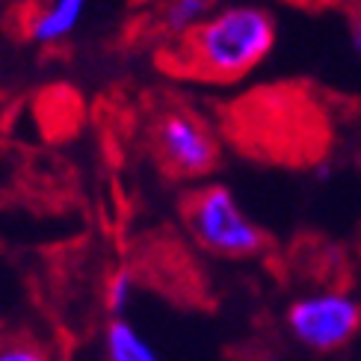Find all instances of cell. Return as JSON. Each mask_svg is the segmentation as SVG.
<instances>
[{"mask_svg": "<svg viewBox=\"0 0 361 361\" xmlns=\"http://www.w3.org/2000/svg\"><path fill=\"white\" fill-rule=\"evenodd\" d=\"M276 44L273 15L258 6H228L175 36L160 68L178 80L225 86L252 74Z\"/></svg>", "mask_w": 361, "mask_h": 361, "instance_id": "1", "label": "cell"}, {"mask_svg": "<svg viewBox=\"0 0 361 361\" xmlns=\"http://www.w3.org/2000/svg\"><path fill=\"white\" fill-rule=\"evenodd\" d=\"M225 133L240 154L279 166H314L329 145L317 107L284 86L240 98L225 116Z\"/></svg>", "mask_w": 361, "mask_h": 361, "instance_id": "2", "label": "cell"}, {"mask_svg": "<svg viewBox=\"0 0 361 361\" xmlns=\"http://www.w3.org/2000/svg\"><path fill=\"white\" fill-rule=\"evenodd\" d=\"M180 219L195 243L219 258H255L273 246L269 234L240 210L234 192L219 184L190 190L180 199Z\"/></svg>", "mask_w": 361, "mask_h": 361, "instance_id": "3", "label": "cell"}, {"mask_svg": "<svg viewBox=\"0 0 361 361\" xmlns=\"http://www.w3.org/2000/svg\"><path fill=\"white\" fill-rule=\"evenodd\" d=\"M216 130L187 104H172L152 122V157L172 180H195L214 175L219 166Z\"/></svg>", "mask_w": 361, "mask_h": 361, "instance_id": "4", "label": "cell"}, {"mask_svg": "<svg viewBox=\"0 0 361 361\" xmlns=\"http://www.w3.org/2000/svg\"><path fill=\"white\" fill-rule=\"evenodd\" d=\"M288 323L308 350L329 353L350 343L361 329V305L341 293L299 299L288 311Z\"/></svg>", "mask_w": 361, "mask_h": 361, "instance_id": "5", "label": "cell"}, {"mask_svg": "<svg viewBox=\"0 0 361 361\" xmlns=\"http://www.w3.org/2000/svg\"><path fill=\"white\" fill-rule=\"evenodd\" d=\"M89 0H54L48 9H42L39 15L30 18V39H36L42 44H51L66 39L74 27H78L80 15L86 9Z\"/></svg>", "mask_w": 361, "mask_h": 361, "instance_id": "6", "label": "cell"}, {"mask_svg": "<svg viewBox=\"0 0 361 361\" xmlns=\"http://www.w3.org/2000/svg\"><path fill=\"white\" fill-rule=\"evenodd\" d=\"M107 358L110 361H160L137 329L118 317L107 326Z\"/></svg>", "mask_w": 361, "mask_h": 361, "instance_id": "7", "label": "cell"}, {"mask_svg": "<svg viewBox=\"0 0 361 361\" xmlns=\"http://www.w3.org/2000/svg\"><path fill=\"white\" fill-rule=\"evenodd\" d=\"M0 361H56V355L30 329H12L0 335Z\"/></svg>", "mask_w": 361, "mask_h": 361, "instance_id": "8", "label": "cell"}, {"mask_svg": "<svg viewBox=\"0 0 361 361\" xmlns=\"http://www.w3.org/2000/svg\"><path fill=\"white\" fill-rule=\"evenodd\" d=\"M210 9V0H169L166 9H163V30L169 36H180L187 33L190 27L199 24Z\"/></svg>", "mask_w": 361, "mask_h": 361, "instance_id": "9", "label": "cell"}, {"mask_svg": "<svg viewBox=\"0 0 361 361\" xmlns=\"http://www.w3.org/2000/svg\"><path fill=\"white\" fill-rule=\"evenodd\" d=\"M130 281H133L130 269H118V273L110 279V284H107V308L113 314H122L125 311L128 299H130Z\"/></svg>", "mask_w": 361, "mask_h": 361, "instance_id": "10", "label": "cell"}, {"mask_svg": "<svg viewBox=\"0 0 361 361\" xmlns=\"http://www.w3.org/2000/svg\"><path fill=\"white\" fill-rule=\"evenodd\" d=\"M350 36H353L355 54L361 56V12H353V15H350Z\"/></svg>", "mask_w": 361, "mask_h": 361, "instance_id": "11", "label": "cell"}, {"mask_svg": "<svg viewBox=\"0 0 361 361\" xmlns=\"http://www.w3.org/2000/svg\"><path fill=\"white\" fill-rule=\"evenodd\" d=\"M358 163H361V157H358Z\"/></svg>", "mask_w": 361, "mask_h": 361, "instance_id": "12", "label": "cell"}]
</instances>
